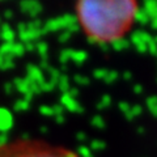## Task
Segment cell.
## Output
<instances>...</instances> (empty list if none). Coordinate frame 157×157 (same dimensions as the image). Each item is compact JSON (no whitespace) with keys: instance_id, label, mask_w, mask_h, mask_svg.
Wrapping results in <instances>:
<instances>
[{"instance_id":"obj_12","label":"cell","mask_w":157,"mask_h":157,"mask_svg":"<svg viewBox=\"0 0 157 157\" xmlns=\"http://www.w3.org/2000/svg\"><path fill=\"white\" fill-rule=\"evenodd\" d=\"M55 85H56V84H54L52 81H50V80H45L39 86H41V92H42V93H50V92L54 90Z\"/></svg>"},{"instance_id":"obj_23","label":"cell","mask_w":157,"mask_h":157,"mask_svg":"<svg viewBox=\"0 0 157 157\" xmlns=\"http://www.w3.org/2000/svg\"><path fill=\"white\" fill-rule=\"evenodd\" d=\"M26 30H28V28H26V24L25 22H18L17 24V32H18V34L26 32Z\"/></svg>"},{"instance_id":"obj_13","label":"cell","mask_w":157,"mask_h":157,"mask_svg":"<svg viewBox=\"0 0 157 157\" xmlns=\"http://www.w3.org/2000/svg\"><path fill=\"white\" fill-rule=\"evenodd\" d=\"M47 72H48V75H50V81H52L54 84H58V80H59V77H60V72L54 67L48 68Z\"/></svg>"},{"instance_id":"obj_7","label":"cell","mask_w":157,"mask_h":157,"mask_svg":"<svg viewBox=\"0 0 157 157\" xmlns=\"http://www.w3.org/2000/svg\"><path fill=\"white\" fill-rule=\"evenodd\" d=\"M16 33L12 29V26L8 22H3L0 25V38L4 41V43H13Z\"/></svg>"},{"instance_id":"obj_15","label":"cell","mask_w":157,"mask_h":157,"mask_svg":"<svg viewBox=\"0 0 157 157\" xmlns=\"http://www.w3.org/2000/svg\"><path fill=\"white\" fill-rule=\"evenodd\" d=\"M39 113L45 117H52L54 115V111H52V106H48V105H42L39 106Z\"/></svg>"},{"instance_id":"obj_22","label":"cell","mask_w":157,"mask_h":157,"mask_svg":"<svg viewBox=\"0 0 157 157\" xmlns=\"http://www.w3.org/2000/svg\"><path fill=\"white\" fill-rule=\"evenodd\" d=\"M68 38H70V32H63V33L60 34V36H59V42L64 43Z\"/></svg>"},{"instance_id":"obj_2","label":"cell","mask_w":157,"mask_h":157,"mask_svg":"<svg viewBox=\"0 0 157 157\" xmlns=\"http://www.w3.org/2000/svg\"><path fill=\"white\" fill-rule=\"evenodd\" d=\"M0 157H80L76 152L43 140L17 139L0 147Z\"/></svg>"},{"instance_id":"obj_3","label":"cell","mask_w":157,"mask_h":157,"mask_svg":"<svg viewBox=\"0 0 157 157\" xmlns=\"http://www.w3.org/2000/svg\"><path fill=\"white\" fill-rule=\"evenodd\" d=\"M26 78L41 85L42 82L45 81V75H43V71L38 66L29 63L26 66Z\"/></svg>"},{"instance_id":"obj_8","label":"cell","mask_w":157,"mask_h":157,"mask_svg":"<svg viewBox=\"0 0 157 157\" xmlns=\"http://www.w3.org/2000/svg\"><path fill=\"white\" fill-rule=\"evenodd\" d=\"M13 86L14 89H16L18 93H21V94H26V93L30 92V81L28 80V78H21V77H16L13 80Z\"/></svg>"},{"instance_id":"obj_14","label":"cell","mask_w":157,"mask_h":157,"mask_svg":"<svg viewBox=\"0 0 157 157\" xmlns=\"http://www.w3.org/2000/svg\"><path fill=\"white\" fill-rule=\"evenodd\" d=\"M58 85L62 92H67L68 90V77L66 75H60V77L58 80Z\"/></svg>"},{"instance_id":"obj_11","label":"cell","mask_w":157,"mask_h":157,"mask_svg":"<svg viewBox=\"0 0 157 157\" xmlns=\"http://www.w3.org/2000/svg\"><path fill=\"white\" fill-rule=\"evenodd\" d=\"M29 107H30V104H29V102H26V101H24L22 98H21V100H17L16 102H14L13 110L17 111V113H21V111H26Z\"/></svg>"},{"instance_id":"obj_6","label":"cell","mask_w":157,"mask_h":157,"mask_svg":"<svg viewBox=\"0 0 157 157\" xmlns=\"http://www.w3.org/2000/svg\"><path fill=\"white\" fill-rule=\"evenodd\" d=\"M64 21H63V17H56V18H50L42 25V30L43 34L46 33H52V32H59L62 29H64Z\"/></svg>"},{"instance_id":"obj_4","label":"cell","mask_w":157,"mask_h":157,"mask_svg":"<svg viewBox=\"0 0 157 157\" xmlns=\"http://www.w3.org/2000/svg\"><path fill=\"white\" fill-rule=\"evenodd\" d=\"M20 9H21L22 13H26L30 17H37L43 11V7L38 2H21L20 3Z\"/></svg>"},{"instance_id":"obj_18","label":"cell","mask_w":157,"mask_h":157,"mask_svg":"<svg viewBox=\"0 0 157 157\" xmlns=\"http://www.w3.org/2000/svg\"><path fill=\"white\" fill-rule=\"evenodd\" d=\"M13 89H14V86L12 82H6V84H4V92H6L7 96H11L13 93Z\"/></svg>"},{"instance_id":"obj_28","label":"cell","mask_w":157,"mask_h":157,"mask_svg":"<svg viewBox=\"0 0 157 157\" xmlns=\"http://www.w3.org/2000/svg\"><path fill=\"white\" fill-rule=\"evenodd\" d=\"M39 131H41V132H43V134H46V132H47V127H45V126H43V127H41V128H39Z\"/></svg>"},{"instance_id":"obj_21","label":"cell","mask_w":157,"mask_h":157,"mask_svg":"<svg viewBox=\"0 0 157 157\" xmlns=\"http://www.w3.org/2000/svg\"><path fill=\"white\" fill-rule=\"evenodd\" d=\"M39 68H41V70H48V68H50L51 66L48 64V62H47V59H41V62H39V66H38Z\"/></svg>"},{"instance_id":"obj_24","label":"cell","mask_w":157,"mask_h":157,"mask_svg":"<svg viewBox=\"0 0 157 157\" xmlns=\"http://www.w3.org/2000/svg\"><path fill=\"white\" fill-rule=\"evenodd\" d=\"M33 98H34V94H33L32 92H29V93H26V94H24V96H22V100H24V101H26V102H29V104H32Z\"/></svg>"},{"instance_id":"obj_27","label":"cell","mask_w":157,"mask_h":157,"mask_svg":"<svg viewBox=\"0 0 157 157\" xmlns=\"http://www.w3.org/2000/svg\"><path fill=\"white\" fill-rule=\"evenodd\" d=\"M55 119H56L58 123H63V122H64V118H63V115H58V117H55Z\"/></svg>"},{"instance_id":"obj_9","label":"cell","mask_w":157,"mask_h":157,"mask_svg":"<svg viewBox=\"0 0 157 157\" xmlns=\"http://www.w3.org/2000/svg\"><path fill=\"white\" fill-rule=\"evenodd\" d=\"M36 51L38 52V55L41 56V59H47V52H48V45L47 42L39 41L36 43Z\"/></svg>"},{"instance_id":"obj_19","label":"cell","mask_w":157,"mask_h":157,"mask_svg":"<svg viewBox=\"0 0 157 157\" xmlns=\"http://www.w3.org/2000/svg\"><path fill=\"white\" fill-rule=\"evenodd\" d=\"M52 111H54V117L58 115H63V106L60 104H58L55 106H52Z\"/></svg>"},{"instance_id":"obj_16","label":"cell","mask_w":157,"mask_h":157,"mask_svg":"<svg viewBox=\"0 0 157 157\" xmlns=\"http://www.w3.org/2000/svg\"><path fill=\"white\" fill-rule=\"evenodd\" d=\"M13 43H3V45L0 46V55H9V54H12Z\"/></svg>"},{"instance_id":"obj_26","label":"cell","mask_w":157,"mask_h":157,"mask_svg":"<svg viewBox=\"0 0 157 157\" xmlns=\"http://www.w3.org/2000/svg\"><path fill=\"white\" fill-rule=\"evenodd\" d=\"M4 17H6L7 20H11L13 17V12L11 11V9H6V11H4Z\"/></svg>"},{"instance_id":"obj_5","label":"cell","mask_w":157,"mask_h":157,"mask_svg":"<svg viewBox=\"0 0 157 157\" xmlns=\"http://www.w3.org/2000/svg\"><path fill=\"white\" fill-rule=\"evenodd\" d=\"M13 127V115L6 107H0V134H6Z\"/></svg>"},{"instance_id":"obj_29","label":"cell","mask_w":157,"mask_h":157,"mask_svg":"<svg viewBox=\"0 0 157 157\" xmlns=\"http://www.w3.org/2000/svg\"><path fill=\"white\" fill-rule=\"evenodd\" d=\"M0 22H2V18H0Z\"/></svg>"},{"instance_id":"obj_1","label":"cell","mask_w":157,"mask_h":157,"mask_svg":"<svg viewBox=\"0 0 157 157\" xmlns=\"http://www.w3.org/2000/svg\"><path fill=\"white\" fill-rule=\"evenodd\" d=\"M76 21L92 45H117L134 28L140 6L134 0H81L75 4Z\"/></svg>"},{"instance_id":"obj_17","label":"cell","mask_w":157,"mask_h":157,"mask_svg":"<svg viewBox=\"0 0 157 157\" xmlns=\"http://www.w3.org/2000/svg\"><path fill=\"white\" fill-rule=\"evenodd\" d=\"M72 56V51L71 50H64V51H62L60 52V56H59V60H60V63L63 64V63H66L67 62V59L68 56Z\"/></svg>"},{"instance_id":"obj_20","label":"cell","mask_w":157,"mask_h":157,"mask_svg":"<svg viewBox=\"0 0 157 157\" xmlns=\"http://www.w3.org/2000/svg\"><path fill=\"white\" fill-rule=\"evenodd\" d=\"M24 47H25V52H32V51L36 50V45H34V42L24 43Z\"/></svg>"},{"instance_id":"obj_25","label":"cell","mask_w":157,"mask_h":157,"mask_svg":"<svg viewBox=\"0 0 157 157\" xmlns=\"http://www.w3.org/2000/svg\"><path fill=\"white\" fill-rule=\"evenodd\" d=\"M8 143V137H7V134H0V147L7 144Z\"/></svg>"},{"instance_id":"obj_10","label":"cell","mask_w":157,"mask_h":157,"mask_svg":"<svg viewBox=\"0 0 157 157\" xmlns=\"http://www.w3.org/2000/svg\"><path fill=\"white\" fill-rule=\"evenodd\" d=\"M12 55L16 58V56H24L25 55V47H24V43L21 42H14L13 46H12Z\"/></svg>"}]
</instances>
